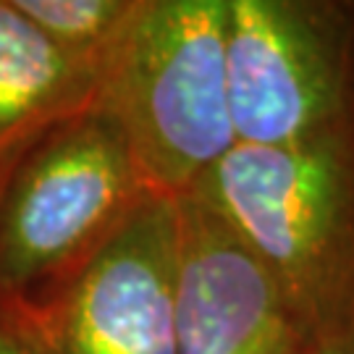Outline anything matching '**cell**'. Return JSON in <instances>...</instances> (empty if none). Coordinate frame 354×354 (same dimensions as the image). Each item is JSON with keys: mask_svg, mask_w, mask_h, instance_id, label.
I'll list each match as a JSON object with an SVG mask.
<instances>
[{"mask_svg": "<svg viewBox=\"0 0 354 354\" xmlns=\"http://www.w3.org/2000/svg\"><path fill=\"white\" fill-rule=\"evenodd\" d=\"M92 105L121 131L147 189L189 194L236 147L226 0H140L95 66Z\"/></svg>", "mask_w": 354, "mask_h": 354, "instance_id": "7a4b0ae2", "label": "cell"}, {"mask_svg": "<svg viewBox=\"0 0 354 354\" xmlns=\"http://www.w3.org/2000/svg\"><path fill=\"white\" fill-rule=\"evenodd\" d=\"M289 297L315 344L354 326V121L297 145H236L189 192Z\"/></svg>", "mask_w": 354, "mask_h": 354, "instance_id": "6da1fadb", "label": "cell"}, {"mask_svg": "<svg viewBox=\"0 0 354 354\" xmlns=\"http://www.w3.org/2000/svg\"><path fill=\"white\" fill-rule=\"evenodd\" d=\"M147 194L95 105L45 129L0 168V299L39 313Z\"/></svg>", "mask_w": 354, "mask_h": 354, "instance_id": "3957f363", "label": "cell"}, {"mask_svg": "<svg viewBox=\"0 0 354 354\" xmlns=\"http://www.w3.org/2000/svg\"><path fill=\"white\" fill-rule=\"evenodd\" d=\"M313 354H354V326L330 342L317 344V349Z\"/></svg>", "mask_w": 354, "mask_h": 354, "instance_id": "30bf717a", "label": "cell"}, {"mask_svg": "<svg viewBox=\"0 0 354 354\" xmlns=\"http://www.w3.org/2000/svg\"><path fill=\"white\" fill-rule=\"evenodd\" d=\"M140 0H13L45 37L76 61L97 66Z\"/></svg>", "mask_w": 354, "mask_h": 354, "instance_id": "ba28073f", "label": "cell"}, {"mask_svg": "<svg viewBox=\"0 0 354 354\" xmlns=\"http://www.w3.org/2000/svg\"><path fill=\"white\" fill-rule=\"evenodd\" d=\"M176 354H313V333L254 252L197 194L176 197Z\"/></svg>", "mask_w": 354, "mask_h": 354, "instance_id": "8992f818", "label": "cell"}, {"mask_svg": "<svg viewBox=\"0 0 354 354\" xmlns=\"http://www.w3.org/2000/svg\"><path fill=\"white\" fill-rule=\"evenodd\" d=\"M0 354H61L42 317L0 299Z\"/></svg>", "mask_w": 354, "mask_h": 354, "instance_id": "9c48e42d", "label": "cell"}, {"mask_svg": "<svg viewBox=\"0 0 354 354\" xmlns=\"http://www.w3.org/2000/svg\"><path fill=\"white\" fill-rule=\"evenodd\" d=\"M236 145H297L354 121V0H226Z\"/></svg>", "mask_w": 354, "mask_h": 354, "instance_id": "277c9868", "label": "cell"}, {"mask_svg": "<svg viewBox=\"0 0 354 354\" xmlns=\"http://www.w3.org/2000/svg\"><path fill=\"white\" fill-rule=\"evenodd\" d=\"M176 200L147 194L39 310L61 354H176Z\"/></svg>", "mask_w": 354, "mask_h": 354, "instance_id": "5b68a950", "label": "cell"}, {"mask_svg": "<svg viewBox=\"0 0 354 354\" xmlns=\"http://www.w3.org/2000/svg\"><path fill=\"white\" fill-rule=\"evenodd\" d=\"M95 102V68L0 0V168L45 129Z\"/></svg>", "mask_w": 354, "mask_h": 354, "instance_id": "52a82bcc", "label": "cell"}]
</instances>
